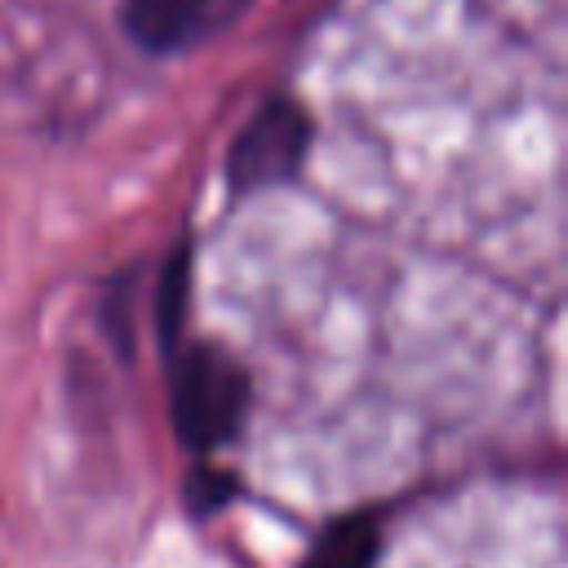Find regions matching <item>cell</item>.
Segmentation results:
<instances>
[{"instance_id": "1", "label": "cell", "mask_w": 568, "mask_h": 568, "mask_svg": "<svg viewBox=\"0 0 568 568\" xmlns=\"http://www.w3.org/2000/svg\"><path fill=\"white\" fill-rule=\"evenodd\" d=\"M248 408V377L222 346H191L173 373V426L191 448L226 444Z\"/></svg>"}, {"instance_id": "2", "label": "cell", "mask_w": 568, "mask_h": 568, "mask_svg": "<svg viewBox=\"0 0 568 568\" xmlns=\"http://www.w3.org/2000/svg\"><path fill=\"white\" fill-rule=\"evenodd\" d=\"M306 142H311L306 111L288 93L266 98L248 115V124L240 129V138H235V146L226 155L231 186L240 195H248V191H262V186H275L284 178H293V169L306 155Z\"/></svg>"}, {"instance_id": "3", "label": "cell", "mask_w": 568, "mask_h": 568, "mask_svg": "<svg viewBox=\"0 0 568 568\" xmlns=\"http://www.w3.org/2000/svg\"><path fill=\"white\" fill-rule=\"evenodd\" d=\"M248 0H129L124 27L129 36L151 53H178L191 44H204L222 27L240 18Z\"/></svg>"}, {"instance_id": "4", "label": "cell", "mask_w": 568, "mask_h": 568, "mask_svg": "<svg viewBox=\"0 0 568 568\" xmlns=\"http://www.w3.org/2000/svg\"><path fill=\"white\" fill-rule=\"evenodd\" d=\"M382 550V528L368 515H346L324 528L315 550L306 555L302 568H373Z\"/></svg>"}, {"instance_id": "5", "label": "cell", "mask_w": 568, "mask_h": 568, "mask_svg": "<svg viewBox=\"0 0 568 568\" xmlns=\"http://www.w3.org/2000/svg\"><path fill=\"white\" fill-rule=\"evenodd\" d=\"M186 288H191V253L186 244H178L164 262V280H160V337L164 346L178 342L182 320H186Z\"/></svg>"}, {"instance_id": "6", "label": "cell", "mask_w": 568, "mask_h": 568, "mask_svg": "<svg viewBox=\"0 0 568 568\" xmlns=\"http://www.w3.org/2000/svg\"><path fill=\"white\" fill-rule=\"evenodd\" d=\"M231 475H217V470H195V479H191V506L200 510V515H209L213 506H222L226 497H231Z\"/></svg>"}]
</instances>
